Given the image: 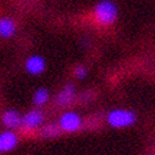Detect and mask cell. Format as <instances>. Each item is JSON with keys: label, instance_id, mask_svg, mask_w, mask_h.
<instances>
[{"label": "cell", "instance_id": "obj_7", "mask_svg": "<svg viewBox=\"0 0 155 155\" xmlns=\"http://www.w3.org/2000/svg\"><path fill=\"white\" fill-rule=\"evenodd\" d=\"M26 69L30 74L38 75L41 74L45 70V59L40 55H32L27 59L26 61Z\"/></svg>", "mask_w": 155, "mask_h": 155}, {"label": "cell", "instance_id": "obj_3", "mask_svg": "<svg viewBox=\"0 0 155 155\" xmlns=\"http://www.w3.org/2000/svg\"><path fill=\"white\" fill-rule=\"evenodd\" d=\"M82 124H83V122H82L81 116L75 112H72V111H69V112L62 114L58 123L61 131L69 133L77 132L78 130L81 129Z\"/></svg>", "mask_w": 155, "mask_h": 155}, {"label": "cell", "instance_id": "obj_5", "mask_svg": "<svg viewBox=\"0 0 155 155\" xmlns=\"http://www.w3.org/2000/svg\"><path fill=\"white\" fill-rule=\"evenodd\" d=\"M19 139L13 131H5L0 133V152L6 153L12 151L18 145Z\"/></svg>", "mask_w": 155, "mask_h": 155}, {"label": "cell", "instance_id": "obj_8", "mask_svg": "<svg viewBox=\"0 0 155 155\" xmlns=\"http://www.w3.org/2000/svg\"><path fill=\"white\" fill-rule=\"evenodd\" d=\"M21 120H22V116L20 115L19 112L16 110L6 111L3 113L2 117H1L2 124L9 130H15L20 127L21 126Z\"/></svg>", "mask_w": 155, "mask_h": 155}, {"label": "cell", "instance_id": "obj_9", "mask_svg": "<svg viewBox=\"0 0 155 155\" xmlns=\"http://www.w3.org/2000/svg\"><path fill=\"white\" fill-rule=\"evenodd\" d=\"M16 23L10 18H1L0 19V37L3 39H8L16 33Z\"/></svg>", "mask_w": 155, "mask_h": 155}, {"label": "cell", "instance_id": "obj_2", "mask_svg": "<svg viewBox=\"0 0 155 155\" xmlns=\"http://www.w3.org/2000/svg\"><path fill=\"white\" fill-rule=\"evenodd\" d=\"M107 123L113 127H127L134 125L137 121L135 112L130 110H113L107 114Z\"/></svg>", "mask_w": 155, "mask_h": 155}, {"label": "cell", "instance_id": "obj_4", "mask_svg": "<svg viewBox=\"0 0 155 155\" xmlns=\"http://www.w3.org/2000/svg\"><path fill=\"white\" fill-rule=\"evenodd\" d=\"M45 122V114L41 110H32L22 116L21 127L25 131H32L42 125Z\"/></svg>", "mask_w": 155, "mask_h": 155}, {"label": "cell", "instance_id": "obj_12", "mask_svg": "<svg viewBox=\"0 0 155 155\" xmlns=\"http://www.w3.org/2000/svg\"><path fill=\"white\" fill-rule=\"evenodd\" d=\"M87 74V70L84 65H78L74 70V75L78 79H84Z\"/></svg>", "mask_w": 155, "mask_h": 155}, {"label": "cell", "instance_id": "obj_11", "mask_svg": "<svg viewBox=\"0 0 155 155\" xmlns=\"http://www.w3.org/2000/svg\"><path fill=\"white\" fill-rule=\"evenodd\" d=\"M49 97H50V93L47 89H45V87L38 89L33 95V103L37 107H42L49 101Z\"/></svg>", "mask_w": 155, "mask_h": 155}, {"label": "cell", "instance_id": "obj_6", "mask_svg": "<svg viewBox=\"0 0 155 155\" xmlns=\"http://www.w3.org/2000/svg\"><path fill=\"white\" fill-rule=\"evenodd\" d=\"M74 99L75 87L72 83H68L58 93V95L55 97V102L59 107H67V105H70L74 101Z\"/></svg>", "mask_w": 155, "mask_h": 155}, {"label": "cell", "instance_id": "obj_10", "mask_svg": "<svg viewBox=\"0 0 155 155\" xmlns=\"http://www.w3.org/2000/svg\"><path fill=\"white\" fill-rule=\"evenodd\" d=\"M60 133H61V130H60L58 124H55V123L45 124V125L41 126L39 130V135L45 137V139H52V137L59 136Z\"/></svg>", "mask_w": 155, "mask_h": 155}, {"label": "cell", "instance_id": "obj_1", "mask_svg": "<svg viewBox=\"0 0 155 155\" xmlns=\"http://www.w3.org/2000/svg\"><path fill=\"white\" fill-rule=\"evenodd\" d=\"M94 18L102 26H110L117 18V7L112 0H102L94 8Z\"/></svg>", "mask_w": 155, "mask_h": 155}, {"label": "cell", "instance_id": "obj_13", "mask_svg": "<svg viewBox=\"0 0 155 155\" xmlns=\"http://www.w3.org/2000/svg\"><path fill=\"white\" fill-rule=\"evenodd\" d=\"M153 155H155V153H154V154H153Z\"/></svg>", "mask_w": 155, "mask_h": 155}]
</instances>
